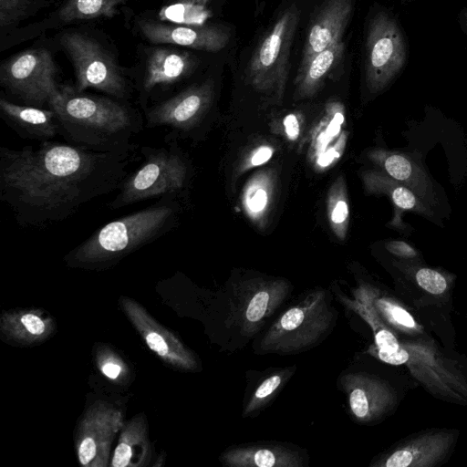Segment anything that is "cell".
<instances>
[{"mask_svg": "<svg viewBox=\"0 0 467 467\" xmlns=\"http://www.w3.org/2000/svg\"><path fill=\"white\" fill-rule=\"evenodd\" d=\"M120 410L104 401L93 403L83 415L77 433L79 463L86 467H107L110 448L123 427Z\"/></svg>", "mask_w": 467, "mask_h": 467, "instance_id": "obj_15", "label": "cell"}, {"mask_svg": "<svg viewBox=\"0 0 467 467\" xmlns=\"http://www.w3.org/2000/svg\"><path fill=\"white\" fill-rule=\"evenodd\" d=\"M345 47L344 42L338 41L299 66L296 78V98H310L321 88L325 80L343 59Z\"/></svg>", "mask_w": 467, "mask_h": 467, "instance_id": "obj_26", "label": "cell"}, {"mask_svg": "<svg viewBox=\"0 0 467 467\" xmlns=\"http://www.w3.org/2000/svg\"><path fill=\"white\" fill-rule=\"evenodd\" d=\"M275 150L269 145H261L256 148L244 162V168H253L263 165L273 156Z\"/></svg>", "mask_w": 467, "mask_h": 467, "instance_id": "obj_35", "label": "cell"}, {"mask_svg": "<svg viewBox=\"0 0 467 467\" xmlns=\"http://www.w3.org/2000/svg\"><path fill=\"white\" fill-rule=\"evenodd\" d=\"M459 24L462 30L467 36V7H464L461 10L459 14Z\"/></svg>", "mask_w": 467, "mask_h": 467, "instance_id": "obj_37", "label": "cell"}, {"mask_svg": "<svg viewBox=\"0 0 467 467\" xmlns=\"http://www.w3.org/2000/svg\"><path fill=\"white\" fill-rule=\"evenodd\" d=\"M1 333L7 341L31 345L44 341L54 330L53 321L37 309L16 310L4 314Z\"/></svg>", "mask_w": 467, "mask_h": 467, "instance_id": "obj_25", "label": "cell"}, {"mask_svg": "<svg viewBox=\"0 0 467 467\" xmlns=\"http://www.w3.org/2000/svg\"><path fill=\"white\" fill-rule=\"evenodd\" d=\"M56 75V64L47 49H29L2 65L0 82L21 104L48 108L60 89Z\"/></svg>", "mask_w": 467, "mask_h": 467, "instance_id": "obj_9", "label": "cell"}, {"mask_svg": "<svg viewBox=\"0 0 467 467\" xmlns=\"http://www.w3.org/2000/svg\"><path fill=\"white\" fill-rule=\"evenodd\" d=\"M351 414L362 424H375L392 415L408 391L418 386L410 376L389 379L358 372L344 379Z\"/></svg>", "mask_w": 467, "mask_h": 467, "instance_id": "obj_10", "label": "cell"}, {"mask_svg": "<svg viewBox=\"0 0 467 467\" xmlns=\"http://www.w3.org/2000/svg\"><path fill=\"white\" fill-rule=\"evenodd\" d=\"M182 1L184 3H187V4L193 5L202 6V5H206L208 2H210L211 0H182Z\"/></svg>", "mask_w": 467, "mask_h": 467, "instance_id": "obj_38", "label": "cell"}, {"mask_svg": "<svg viewBox=\"0 0 467 467\" xmlns=\"http://www.w3.org/2000/svg\"><path fill=\"white\" fill-rule=\"evenodd\" d=\"M221 461L233 467H301L303 455L281 445L236 446L223 452Z\"/></svg>", "mask_w": 467, "mask_h": 467, "instance_id": "obj_24", "label": "cell"}, {"mask_svg": "<svg viewBox=\"0 0 467 467\" xmlns=\"http://www.w3.org/2000/svg\"><path fill=\"white\" fill-rule=\"evenodd\" d=\"M402 1L405 2V3H410V2L418 1V0H402Z\"/></svg>", "mask_w": 467, "mask_h": 467, "instance_id": "obj_39", "label": "cell"}, {"mask_svg": "<svg viewBox=\"0 0 467 467\" xmlns=\"http://www.w3.org/2000/svg\"><path fill=\"white\" fill-rule=\"evenodd\" d=\"M382 247L389 257L398 260H424L421 252L412 244L401 239H389L382 243Z\"/></svg>", "mask_w": 467, "mask_h": 467, "instance_id": "obj_33", "label": "cell"}, {"mask_svg": "<svg viewBox=\"0 0 467 467\" xmlns=\"http://www.w3.org/2000/svg\"><path fill=\"white\" fill-rule=\"evenodd\" d=\"M298 19L299 11L296 6L285 9L265 33L248 65L251 85L277 101L285 92L290 47Z\"/></svg>", "mask_w": 467, "mask_h": 467, "instance_id": "obj_8", "label": "cell"}, {"mask_svg": "<svg viewBox=\"0 0 467 467\" xmlns=\"http://www.w3.org/2000/svg\"><path fill=\"white\" fill-rule=\"evenodd\" d=\"M466 317H467V310H466Z\"/></svg>", "mask_w": 467, "mask_h": 467, "instance_id": "obj_40", "label": "cell"}, {"mask_svg": "<svg viewBox=\"0 0 467 467\" xmlns=\"http://www.w3.org/2000/svg\"><path fill=\"white\" fill-rule=\"evenodd\" d=\"M120 303L130 323L160 358L181 370L197 368L194 354L176 335L160 325L140 304L127 296H122Z\"/></svg>", "mask_w": 467, "mask_h": 467, "instance_id": "obj_16", "label": "cell"}, {"mask_svg": "<svg viewBox=\"0 0 467 467\" xmlns=\"http://www.w3.org/2000/svg\"><path fill=\"white\" fill-rule=\"evenodd\" d=\"M96 362L100 372L111 380L123 379L126 374V367L121 358L108 348L97 351Z\"/></svg>", "mask_w": 467, "mask_h": 467, "instance_id": "obj_32", "label": "cell"}, {"mask_svg": "<svg viewBox=\"0 0 467 467\" xmlns=\"http://www.w3.org/2000/svg\"><path fill=\"white\" fill-rule=\"evenodd\" d=\"M142 163L128 172L118 193L108 204L110 210L152 198L174 196L183 201L192 178V166L178 140H164L160 147L142 146Z\"/></svg>", "mask_w": 467, "mask_h": 467, "instance_id": "obj_5", "label": "cell"}, {"mask_svg": "<svg viewBox=\"0 0 467 467\" xmlns=\"http://www.w3.org/2000/svg\"><path fill=\"white\" fill-rule=\"evenodd\" d=\"M61 43L73 61L76 90L95 88L115 99H127L130 90L126 78L114 58L98 42L78 33H67Z\"/></svg>", "mask_w": 467, "mask_h": 467, "instance_id": "obj_11", "label": "cell"}, {"mask_svg": "<svg viewBox=\"0 0 467 467\" xmlns=\"http://www.w3.org/2000/svg\"><path fill=\"white\" fill-rule=\"evenodd\" d=\"M288 286L286 282L275 280L252 281L240 287L234 316L244 333H254L273 314L287 295Z\"/></svg>", "mask_w": 467, "mask_h": 467, "instance_id": "obj_19", "label": "cell"}, {"mask_svg": "<svg viewBox=\"0 0 467 467\" xmlns=\"http://www.w3.org/2000/svg\"><path fill=\"white\" fill-rule=\"evenodd\" d=\"M128 0H68L59 11L64 22L91 19L100 16L112 17L117 7Z\"/></svg>", "mask_w": 467, "mask_h": 467, "instance_id": "obj_30", "label": "cell"}, {"mask_svg": "<svg viewBox=\"0 0 467 467\" xmlns=\"http://www.w3.org/2000/svg\"><path fill=\"white\" fill-rule=\"evenodd\" d=\"M0 116L22 139L42 142L59 134L56 113L50 108L17 104L1 98Z\"/></svg>", "mask_w": 467, "mask_h": 467, "instance_id": "obj_23", "label": "cell"}, {"mask_svg": "<svg viewBox=\"0 0 467 467\" xmlns=\"http://www.w3.org/2000/svg\"><path fill=\"white\" fill-rule=\"evenodd\" d=\"M409 45L398 18L387 9L370 16L365 39V84L378 95L401 74L408 61Z\"/></svg>", "mask_w": 467, "mask_h": 467, "instance_id": "obj_7", "label": "cell"}, {"mask_svg": "<svg viewBox=\"0 0 467 467\" xmlns=\"http://www.w3.org/2000/svg\"><path fill=\"white\" fill-rule=\"evenodd\" d=\"M327 217L330 228L339 240H344L349 223V206L346 183L339 176L331 185L327 194Z\"/></svg>", "mask_w": 467, "mask_h": 467, "instance_id": "obj_29", "label": "cell"}, {"mask_svg": "<svg viewBox=\"0 0 467 467\" xmlns=\"http://www.w3.org/2000/svg\"><path fill=\"white\" fill-rule=\"evenodd\" d=\"M290 373L289 369L282 370L267 377L254 390L244 410V417L249 416L262 409L275 394Z\"/></svg>", "mask_w": 467, "mask_h": 467, "instance_id": "obj_31", "label": "cell"}, {"mask_svg": "<svg viewBox=\"0 0 467 467\" xmlns=\"http://www.w3.org/2000/svg\"><path fill=\"white\" fill-rule=\"evenodd\" d=\"M369 158L379 171L408 186L443 218H450L451 208L445 191L427 170L421 152L376 149Z\"/></svg>", "mask_w": 467, "mask_h": 467, "instance_id": "obj_14", "label": "cell"}, {"mask_svg": "<svg viewBox=\"0 0 467 467\" xmlns=\"http://www.w3.org/2000/svg\"><path fill=\"white\" fill-rule=\"evenodd\" d=\"M461 431L428 428L400 439L373 459L372 467H440L452 456Z\"/></svg>", "mask_w": 467, "mask_h": 467, "instance_id": "obj_13", "label": "cell"}, {"mask_svg": "<svg viewBox=\"0 0 467 467\" xmlns=\"http://www.w3.org/2000/svg\"><path fill=\"white\" fill-rule=\"evenodd\" d=\"M362 180L368 192L386 195L389 199L394 209L389 224L405 237L414 232V228L401 219L406 212L416 213L441 228L444 227V218L400 182L379 170L366 171L362 174Z\"/></svg>", "mask_w": 467, "mask_h": 467, "instance_id": "obj_17", "label": "cell"}, {"mask_svg": "<svg viewBox=\"0 0 467 467\" xmlns=\"http://www.w3.org/2000/svg\"><path fill=\"white\" fill-rule=\"evenodd\" d=\"M213 97L212 80L191 85L149 106L144 110L145 126L149 129H169L164 140L191 136L206 119Z\"/></svg>", "mask_w": 467, "mask_h": 467, "instance_id": "obj_12", "label": "cell"}, {"mask_svg": "<svg viewBox=\"0 0 467 467\" xmlns=\"http://www.w3.org/2000/svg\"><path fill=\"white\" fill-rule=\"evenodd\" d=\"M30 0H0V26L5 27L27 15Z\"/></svg>", "mask_w": 467, "mask_h": 467, "instance_id": "obj_34", "label": "cell"}, {"mask_svg": "<svg viewBox=\"0 0 467 467\" xmlns=\"http://www.w3.org/2000/svg\"><path fill=\"white\" fill-rule=\"evenodd\" d=\"M182 201L165 196L109 222L64 257L69 267L102 270L171 233L179 223Z\"/></svg>", "mask_w": 467, "mask_h": 467, "instance_id": "obj_3", "label": "cell"}, {"mask_svg": "<svg viewBox=\"0 0 467 467\" xmlns=\"http://www.w3.org/2000/svg\"><path fill=\"white\" fill-rule=\"evenodd\" d=\"M368 353L391 366H403L418 386L437 400L467 407V358L443 347L436 337L404 339L396 336L383 348Z\"/></svg>", "mask_w": 467, "mask_h": 467, "instance_id": "obj_4", "label": "cell"}, {"mask_svg": "<svg viewBox=\"0 0 467 467\" xmlns=\"http://www.w3.org/2000/svg\"><path fill=\"white\" fill-rule=\"evenodd\" d=\"M144 36L155 44H174L208 52L224 48L230 39L228 28L222 26H183L151 21H140Z\"/></svg>", "mask_w": 467, "mask_h": 467, "instance_id": "obj_20", "label": "cell"}, {"mask_svg": "<svg viewBox=\"0 0 467 467\" xmlns=\"http://www.w3.org/2000/svg\"><path fill=\"white\" fill-rule=\"evenodd\" d=\"M121 100L66 85L60 86L48 108L56 113L59 135L67 142L99 152L132 155V139L144 121L136 109Z\"/></svg>", "mask_w": 467, "mask_h": 467, "instance_id": "obj_2", "label": "cell"}, {"mask_svg": "<svg viewBox=\"0 0 467 467\" xmlns=\"http://www.w3.org/2000/svg\"><path fill=\"white\" fill-rule=\"evenodd\" d=\"M354 293L364 299L400 338L435 337L419 313L403 299L365 282L360 283Z\"/></svg>", "mask_w": 467, "mask_h": 467, "instance_id": "obj_18", "label": "cell"}, {"mask_svg": "<svg viewBox=\"0 0 467 467\" xmlns=\"http://www.w3.org/2000/svg\"><path fill=\"white\" fill-rule=\"evenodd\" d=\"M132 155L68 142L0 148V200L22 227L61 223L89 202L119 190Z\"/></svg>", "mask_w": 467, "mask_h": 467, "instance_id": "obj_1", "label": "cell"}, {"mask_svg": "<svg viewBox=\"0 0 467 467\" xmlns=\"http://www.w3.org/2000/svg\"><path fill=\"white\" fill-rule=\"evenodd\" d=\"M352 9V0H327L323 3L308 27L299 66L342 40Z\"/></svg>", "mask_w": 467, "mask_h": 467, "instance_id": "obj_22", "label": "cell"}, {"mask_svg": "<svg viewBox=\"0 0 467 467\" xmlns=\"http://www.w3.org/2000/svg\"><path fill=\"white\" fill-rule=\"evenodd\" d=\"M196 66L195 58L185 51L156 48L150 53L140 81V106L148 108V99L158 89H166L187 78Z\"/></svg>", "mask_w": 467, "mask_h": 467, "instance_id": "obj_21", "label": "cell"}, {"mask_svg": "<svg viewBox=\"0 0 467 467\" xmlns=\"http://www.w3.org/2000/svg\"><path fill=\"white\" fill-rule=\"evenodd\" d=\"M150 448L145 416L136 415L121 429L110 465L113 467H137L148 464Z\"/></svg>", "mask_w": 467, "mask_h": 467, "instance_id": "obj_27", "label": "cell"}, {"mask_svg": "<svg viewBox=\"0 0 467 467\" xmlns=\"http://www.w3.org/2000/svg\"><path fill=\"white\" fill-rule=\"evenodd\" d=\"M275 176L273 171H261L245 184L242 204L247 217L258 227H264L274 205Z\"/></svg>", "mask_w": 467, "mask_h": 467, "instance_id": "obj_28", "label": "cell"}, {"mask_svg": "<svg viewBox=\"0 0 467 467\" xmlns=\"http://www.w3.org/2000/svg\"><path fill=\"white\" fill-rule=\"evenodd\" d=\"M284 130L286 137L294 141L300 134V125L297 116L294 113L287 114L283 119Z\"/></svg>", "mask_w": 467, "mask_h": 467, "instance_id": "obj_36", "label": "cell"}, {"mask_svg": "<svg viewBox=\"0 0 467 467\" xmlns=\"http://www.w3.org/2000/svg\"><path fill=\"white\" fill-rule=\"evenodd\" d=\"M336 314L325 291H315L286 309L260 341L258 352L295 354L314 347L332 328Z\"/></svg>", "mask_w": 467, "mask_h": 467, "instance_id": "obj_6", "label": "cell"}]
</instances>
